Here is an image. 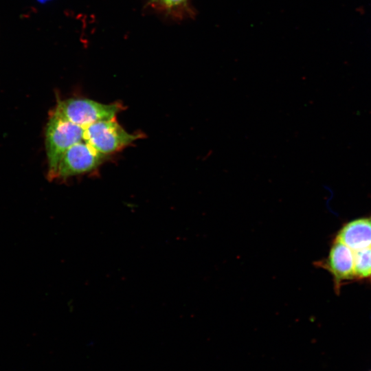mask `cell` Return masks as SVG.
Masks as SVG:
<instances>
[{
    "label": "cell",
    "mask_w": 371,
    "mask_h": 371,
    "mask_svg": "<svg viewBox=\"0 0 371 371\" xmlns=\"http://www.w3.org/2000/svg\"><path fill=\"white\" fill-rule=\"evenodd\" d=\"M84 128L63 117L55 109L45 130V148L48 163V177H56L60 160L74 144L83 140Z\"/></svg>",
    "instance_id": "1"
},
{
    "label": "cell",
    "mask_w": 371,
    "mask_h": 371,
    "mask_svg": "<svg viewBox=\"0 0 371 371\" xmlns=\"http://www.w3.org/2000/svg\"><path fill=\"white\" fill-rule=\"evenodd\" d=\"M55 110L69 122L85 128L97 122L114 119L120 106L87 98H69L59 100Z\"/></svg>",
    "instance_id": "2"
},
{
    "label": "cell",
    "mask_w": 371,
    "mask_h": 371,
    "mask_svg": "<svg viewBox=\"0 0 371 371\" xmlns=\"http://www.w3.org/2000/svg\"><path fill=\"white\" fill-rule=\"evenodd\" d=\"M139 137L125 131L114 119L93 123L84 128L83 140L100 153L107 155Z\"/></svg>",
    "instance_id": "3"
},
{
    "label": "cell",
    "mask_w": 371,
    "mask_h": 371,
    "mask_svg": "<svg viewBox=\"0 0 371 371\" xmlns=\"http://www.w3.org/2000/svg\"><path fill=\"white\" fill-rule=\"evenodd\" d=\"M84 140L72 145L64 153L58 164L56 177L66 179L90 172L106 158Z\"/></svg>",
    "instance_id": "4"
},
{
    "label": "cell",
    "mask_w": 371,
    "mask_h": 371,
    "mask_svg": "<svg viewBox=\"0 0 371 371\" xmlns=\"http://www.w3.org/2000/svg\"><path fill=\"white\" fill-rule=\"evenodd\" d=\"M315 265L332 274L335 289L338 293L343 282L355 279L354 251L337 238L327 258L317 261Z\"/></svg>",
    "instance_id": "5"
},
{
    "label": "cell",
    "mask_w": 371,
    "mask_h": 371,
    "mask_svg": "<svg viewBox=\"0 0 371 371\" xmlns=\"http://www.w3.org/2000/svg\"><path fill=\"white\" fill-rule=\"evenodd\" d=\"M337 239L352 251L371 246V216L348 222L339 230Z\"/></svg>",
    "instance_id": "6"
},
{
    "label": "cell",
    "mask_w": 371,
    "mask_h": 371,
    "mask_svg": "<svg viewBox=\"0 0 371 371\" xmlns=\"http://www.w3.org/2000/svg\"><path fill=\"white\" fill-rule=\"evenodd\" d=\"M355 279L371 278V246L354 251Z\"/></svg>",
    "instance_id": "7"
},
{
    "label": "cell",
    "mask_w": 371,
    "mask_h": 371,
    "mask_svg": "<svg viewBox=\"0 0 371 371\" xmlns=\"http://www.w3.org/2000/svg\"><path fill=\"white\" fill-rule=\"evenodd\" d=\"M158 8L177 17L193 14L189 0H161Z\"/></svg>",
    "instance_id": "8"
},
{
    "label": "cell",
    "mask_w": 371,
    "mask_h": 371,
    "mask_svg": "<svg viewBox=\"0 0 371 371\" xmlns=\"http://www.w3.org/2000/svg\"><path fill=\"white\" fill-rule=\"evenodd\" d=\"M153 5H155L156 7H159V5L160 3L161 0H150Z\"/></svg>",
    "instance_id": "9"
},
{
    "label": "cell",
    "mask_w": 371,
    "mask_h": 371,
    "mask_svg": "<svg viewBox=\"0 0 371 371\" xmlns=\"http://www.w3.org/2000/svg\"><path fill=\"white\" fill-rule=\"evenodd\" d=\"M38 1H39L40 3H45L49 0H37Z\"/></svg>",
    "instance_id": "10"
},
{
    "label": "cell",
    "mask_w": 371,
    "mask_h": 371,
    "mask_svg": "<svg viewBox=\"0 0 371 371\" xmlns=\"http://www.w3.org/2000/svg\"><path fill=\"white\" fill-rule=\"evenodd\" d=\"M371 371V370H370Z\"/></svg>",
    "instance_id": "11"
}]
</instances>
